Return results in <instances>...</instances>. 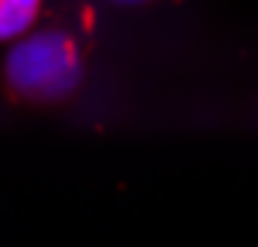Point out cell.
<instances>
[{
	"label": "cell",
	"mask_w": 258,
	"mask_h": 247,
	"mask_svg": "<svg viewBox=\"0 0 258 247\" xmlns=\"http://www.w3.org/2000/svg\"><path fill=\"white\" fill-rule=\"evenodd\" d=\"M83 82L80 48L66 31H38L24 38L4 62V86L21 103H48L69 100Z\"/></svg>",
	"instance_id": "obj_1"
},
{
	"label": "cell",
	"mask_w": 258,
	"mask_h": 247,
	"mask_svg": "<svg viewBox=\"0 0 258 247\" xmlns=\"http://www.w3.org/2000/svg\"><path fill=\"white\" fill-rule=\"evenodd\" d=\"M41 0H0V41H14L38 21Z\"/></svg>",
	"instance_id": "obj_2"
},
{
	"label": "cell",
	"mask_w": 258,
	"mask_h": 247,
	"mask_svg": "<svg viewBox=\"0 0 258 247\" xmlns=\"http://www.w3.org/2000/svg\"><path fill=\"white\" fill-rule=\"evenodd\" d=\"M124 4H138V0H124Z\"/></svg>",
	"instance_id": "obj_3"
}]
</instances>
